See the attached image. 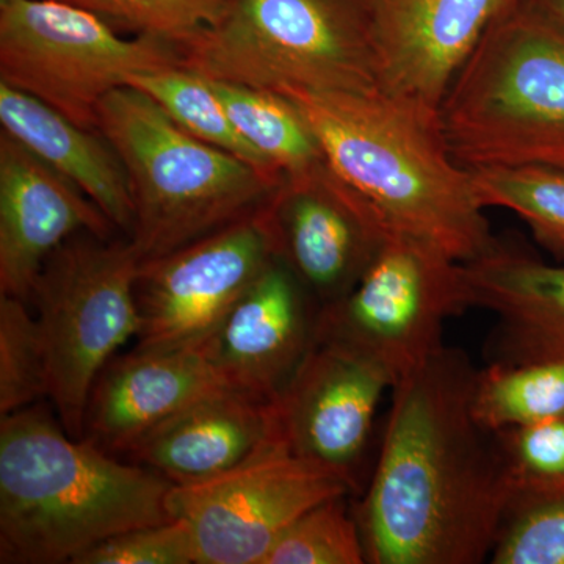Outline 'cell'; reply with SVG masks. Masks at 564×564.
I'll list each match as a JSON object with an SVG mask.
<instances>
[{"mask_svg":"<svg viewBox=\"0 0 564 564\" xmlns=\"http://www.w3.org/2000/svg\"><path fill=\"white\" fill-rule=\"evenodd\" d=\"M477 370L440 348L392 388L362 502L367 563L488 562L510 500L496 433L473 413Z\"/></svg>","mask_w":564,"mask_h":564,"instance_id":"1","label":"cell"},{"mask_svg":"<svg viewBox=\"0 0 564 564\" xmlns=\"http://www.w3.org/2000/svg\"><path fill=\"white\" fill-rule=\"evenodd\" d=\"M317 140L322 161L391 229L434 245L458 262L494 239L473 172L448 150L440 110L373 88L281 91Z\"/></svg>","mask_w":564,"mask_h":564,"instance_id":"2","label":"cell"},{"mask_svg":"<svg viewBox=\"0 0 564 564\" xmlns=\"http://www.w3.org/2000/svg\"><path fill=\"white\" fill-rule=\"evenodd\" d=\"M172 481L120 462L32 404L0 422V563H73L117 534L172 521Z\"/></svg>","mask_w":564,"mask_h":564,"instance_id":"3","label":"cell"},{"mask_svg":"<svg viewBox=\"0 0 564 564\" xmlns=\"http://www.w3.org/2000/svg\"><path fill=\"white\" fill-rule=\"evenodd\" d=\"M448 150L467 170L564 169V24L533 6L492 22L440 106Z\"/></svg>","mask_w":564,"mask_h":564,"instance_id":"4","label":"cell"},{"mask_svg":"<svg viewBox=\"0 0 564 564\" xmlns=\"http://www.w3.org/2000/svg\"><path fill=\"white\" fill-rule=\"evenodd\" d=\"M98 132L120 159L141 261L162 258L261 209L278 191L250 163L184 131L150 96L110 91Z\"/></svg>","mask_w":564,"mask_h":564,"instance_id":"5","label":"cell"},{"mask_svg":"<svg viewBox=\"0 0 564 564\" xmlns=\"http://www.w3.org/2000/svg\"><path fill=\"white\" fill-rule=\"evenodd\" d=\"M177 51L182 66L207 79L258 90L380 87L369 6L351 0H226L217 22Z\"/></svg>","mask_w":564,"mask_h":564,"instance_id":"6","label":"cell"},{"mask_svg":"<svg viewBox=\"0 0 564 564\" xmlns=\"http://www.w3.org/2000/svg\"><path fill=\"white\" fill-rule=\"evenodd\" d=\"M79 236L47 259L31 295L50 359V399L74 437L84 432L96 378L139 336L135 285L143 262L131 239Z\"/></svg>","mask_w":564,"mask_h":564,"instance_id":"7","label":"cell"},{"mask_svg":"<svg viewBox=\"0 0 564 564\" xmlns=\"http://www.w3.org/2000/svg\"><path fill=\"white\" fill-rule=\"evenodd\" d=\"M181 65L176 46L121 39L106 20L65 0L0 3V82L98 132V107L135 74Z\"/></svg>","mask_w":564,"mask_h":564,"instance_id":"8","label":"cell"},{"mask_svg":"<svg viewBox=\"0 0 564 564\" xmlns=\"http://www.w3.org/2000/svg\"><path fill=\"white\" fill-rule=\"evenodd\" d=\"M466 307L463 263L389 228L355 288L318 310L315 339L362 352L395 386L444 347L445 321Z\"/></svg>","mask_w":564,"mask_h":564,"instance_id":"9","label":"cell"},{"mask_svg":"<svg viewBox=\"0 0 564 564\" xmlns=\"http://www.w3.org/2000/svg\"><path fill=\"white\" fill-rule=\"evenodd\" d=\"M350 494L329 467L278 447L209 480L173 485L166 508L191 530L196 564H262L300 516Z\"/></svg>","mask_w":564,"mask_h":564,"instance_id":"10","label":"cell"},{"mask_svg":"<svg viewBox=\"0 0 564 564\" xmlns=\"http://www.w3.org/2000/svg\"><path fill=\"white\" fill-rule=\"evenodd\" d=\"M263 206L220 231L141 262L137 350H174L209 339L276 258Z\"/></svg>","mask_w":564,"mask_h":564,"instance_id":"11","label":"cell"},{"mask_svg":"<svg viewBox=\"0 0 564 564\" xmlns=\"http://www.w3.org/2000/svg\"><path fill=\"white\" fill-rule=\"evenodd\" d=\"M392 388L391 375L373 359L343 344L314 339L273 400L282 444L293 455L329 467L358 491L378 408Z\"/></svg>","mask_w":564,"mask_h":564,"instance_id":"12","label":"cell"},{"mask_svg":"<svg viewBox=\"0 0 564 564\" xmlns=\"http://www.w3.org/2000/svg\"><path fill=\"white\" fill-rule=\"evenodd\" d=\"M263 209L276 258L302 282L318 310L355 288L389 229L323 162L285 181Z\"/></svg>","mask_w":564,"mask_h":564,"instance_id":"13","label":"cell"},{"mask_svg":"<svg viewBox=\"0 0 564 564\" xmlns=\"http://www.w3.org/2000/svg\"><path fill=\"white\" fill-rule=\"evenodd\" d=\"M513 0H370L380 88L440 110L456 74Z\"/></svg>","mask_w":564,"mask_h":564,"instance_id":"14","label":"cell"},{"mask_svg":"<svg viewBox=\"0 0 564 564\" xmlns=\"http://www.w3.org/2000/svg\"><path fill=\"white\" fill-rule=\"evenodd\" d=\"M115 225L20 141L0 135V292L29 302L47 259L70 237L110 239Z\"/></svg>","mask_w":564,"mask_h":564,"instance_id":"15","label":"cell"},{"mask_svg":"<svg viewBox=\"0 0 564 564\" xmlns=\"http://www.w3.org/2000/svg\"><path fill=\"white\" fill-rule=\"evenodd\" d=\"M274 258L204 343L231 391L274 400L313 347L318 307Z\"/></svg>","mask_w":564,"mask_h":564,"instance_id":"16","label":"cell"},{"mask_svg":"<svg viewBox=\"0 0 564 564\" xmlns=\"http://www.w3.org/2000/svg\"><path fill=\"white\" fill-rule=\"evenodd\" d=\"M229 389L204 344L174 350H133L113 358L96 378L82 437L124 456L155 426L212 392Z\"/></svg>","mask_w":564,"mask_h":564,"instance_id":"17","label":"cell"},{"mask_svg":"<svg viewBox=\"0 0 564 564\" xmlns=\"http://www.w3.org/2000/svg\"><path fill=\"white\" fill-rule=\"evenodd\" d=\"M463 273L470 307L497 317L488 364L564 361V263L494 239Z\"/></svg>","mask_w":564,"mask_h":564,"instance_id":"18","label":"cell"},{"mask_svg":"<svg viewBox=\"0 0 564 564\" xmlns=\"http://www.w3.org/2000/svg\"><path fill=\"white\" fill-rule=\"evenodd\" d=\"M284 447L273 400L221 389L155 426L124 455L173 485H192L229 473Z\"/></svg>","mask_w":564,"mask_h":564,"instance_id":"19","label":"cell"},{"mask_svg":"<svg viewBox=\"0 0 564 564\" xmlns=\"http://www.w3.org/2000/svg\"><path fill=\"white\" fill-rule=\"evenodd\" d=\"M2 132L76 184L96 206L131 236L133 202L128 176L101 133L80 128L47 104L0 82Z\"/></svg>","mask_w":564,"mask_h":564,"instance_id":"20","label":"cell"},{"mask_svg":"<svg viewBox=\"0 0 564 564\" xmlns=\"http://www.w3.org/2000/svg\"><path fill=\"white\" fill-rule=\"evenodd\" d=\"M207 80L237 131L282 181L302 176L321 165L322 152L314 133L285 96L229 82Z\"/></svg>","mask_w":564,"mask_h":564,"instance_id":"21","label":"cell"},{"mask_svg":"<svg viewBox=\"0 0 564 564\" xmlns=\"http://www.w3.org/2000/svg\"><path fill=\"white\" fill-rule=\"evenodd\" d=\"M126 87L137 88L159 104L174 122L196 139L206 141L250 163L252 169L280 188L284 181L232 124L210 82L195 70L176 65L135 74Z\"/></svg>","mask_w":564,"mask_h":564,"instance_id":"22","label":"cell"},{"mask_svg":"<svg viewBox=\"0 0 564 564\" xmlns=\"http://www.w3.org/2000/svg\"><path fill=\"white\" fill-rule=\"evenodd\" d=\"M473 413L489 432L564 417V361L488 364L475 375Z\"/></svg>","mask_w":564,"mask_h":564,"instance_id":"23","label":"cell"},{"mask_svg":"<svg viewBox=\"0 0 564 564\" xmlns=\"http://www.w3.org/2000/svg\"><path fill=\"white\" fill-rule=\"evenodd\" d=\"M478 202L502 207L529 226L534 240L564 263V169L549 165L470 170Z\"/></svg>","mask_w":564,"mask_h":564,"instance_id":"24","label":"cell"},{"mask_svg":"<svg viewBox=\"0 0 564 564\" xmlns=\"http://www.w3.org/2000/svg\"><path fill=\"white\" fill-rule=\"evenodd\" d=\"M24 300L0 295V414L50 399V359L39 318Z\"/></svg>","mask_w":564,"mask_h":564,"instance_id":"25","label":"cell"},{"mask_svg":"<svg viewBox=\"0 0 564 564\" xmlns=\"http://www.w3.org/2000/svg\"><path fill=\"white\" fill-rule=\"evenodd\" d=\"M348 496L334 497L300 516L273 544L262 564L367 563L361 529Z\"/></svg>","mask_w":564,"mask_h":564,"instance_id":"26","label":"cell"},{"mask_svg":"<svg viewBox=\"0 0 564 564\" xmlns=\"http://www.w3.org/2000/svg\"><path fill=\"white\" fill-rule=\"evenodd\" d=\"M489 562L564 564V488L513 494Z\"/></svg>","mask_w":564,"mask_h":564,"instance_id":"27","label":"cell"},{"mask_svg":"<svg viewBox=\"0 0 564 564\" xmlns=\"http://www.w3.org/2000/svg\"><path fill=\"white\" fill-rule=\"evenodd\" d=\"M109 24L181 47L220 18L226 0H65Z\"/></svg>","mask_w":564,"mask_h":564,"instance_id":"28","label":"cell"},{"mask_svg":"<svg viewBox=\"0 0 564 564\" xmlns=\"http://www.w3.org/2000/svg\"><path fill=\"white\" fill-rule=\"evenodd\" d=\"M494 433L510 497L564 488V417Z\"/></svg>","mask_w":564,"mask_h":564,"instance_id":"29","label":"cell"},{"mask_svg":"<svg viewBox=\"0 0 564 564\" xmlns=\"http://www.w3.org/2000/svg\"><path fill=\"white\" fill-rule=\"evenodd\" d=\"M196 564L191 530L181 519L117 534L73 564Z\"/></svg>","mask_w":564,"mask_h":564,"instance_id":"30","label":"cell"},{"mask_svg":"<svg viewBox=\"0 0 564 564\" xmlns=\"http://www.w3.org/2000/svg\"><path fill=\"white\" fill-rule=\"evenodd\" d=\"M534 6L564 24V0H534Z\"/></svg>","mask_w":564,"mask_h":564,"instance_id":"31","label":"cell"},{"mask_svg":"<svg viewBox=\"0 0 564 564\" xmlns=\"http://www.w3.org/2000/svg\"><path fill=\"white\" fill-rule=\"evenodd\" d=\"M9 2V0H0V3Z\"/></svg>","mask_w":564,"mask_h":564,"instance_id":"32","label":"cell"}]
</instances>
